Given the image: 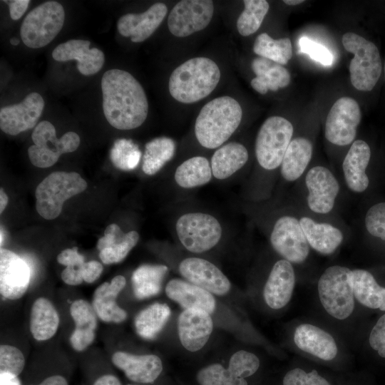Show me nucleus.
<instances>
[{
  "label": "nucleus",
  "instance_id": "4c0bfd02",
  "mask_svg": "<svg viewBox=\"0 0 385 385\" xmlns=\"http://www.w3.org/2000/svg\"><path fill=\"white\" fill-rule=\"evenodd\" d=\"M175 142L168 137H158L145 144L142 170L148 175H153L174 156Z\"/></svg>",
  "mask_w": 385,
  "mask_h": 385
},
{
  "label": "nucleus",
  "instance_id": "dca6fc26",
  "mask_svg": "<svg viewBox=\"0 0 385 385\" xmlns=\"http://www.w3.org/2000/svg\"><path fill=\"white\" fill-rule=\"evenodd\" d=\"M44 108L42 96L29 93L19 103L2 107L0 110V128L6 134L16 135L33 128Z\"/></svg>",
  "mask_w": 385,
  "mask_h": 385
},
{
  "label": "nucleus",
  "instance_id": "c9c22d12",
  "mask_svg": "<svg viewBox=\"0 0 385 385\" xmlns=\"http://www.w3.org/2000/svg\"><path fill=\"white\" fill-rule=\"evenodd\" d=\"M167 271L168 267L160 265H144L138 267L131 278L135 297L144 299L158 294Z\"/></svg>",
  "mask_w": 385,
  "mask_h": 385
},
{
  "label": "nucleus",
  "instance_id": "4be33fe9",
  "mask_svg": "<svg viewBox=\"0 0 385 385\" xmlns=\"http://www.w3.org/2000/svg\"><path fill=\"white\" fill-rule=\"evenodd\" d=\"M91 42L82 39H71L58 45L52 51L55 61L64 62L75 60L77 68L84 76L93 75L103 67L105 56L97 48H90Z\"/></svg>",
  "mask_w": 385,
  "mask_h": 385
},
{
  "label": "nucleus",
  "instance_id": "052dcab7",
  "mask_svg": "<svg viewBox=\"0 0 385 385\" xmlns=\"http://www.w3.org/2000/svg\"><path fill=\"white\" fill-rule=\"evenodd\" d=\"M4 241V232L2 231V229L1 230V245H2Z\"/></svg>",
  "mask_w": 385,
  "mask_h": 385
},
{
  "label": "nucleus",
  "instance_id": "49530a36",
  "mask_svg": "<svg viewBox=\"0 0 385 385\" xmlns=\"http://www.w3.org/2000/svg\"><path fill=\"white\" fill-rule=\"evenodd\" d=\"M299 45L302 53L308 54L312 59L324 66H329L333 61L331 52L324 45L307 37H302Z\"/></svg>",
  "mask_w": 385,
  "mask_h": 385
},
{
  "label": "nucleus",
  "instance_id": "a878e982",
  "mask_svg": "<svg viewBox=\"0 0 385 385\" xmlns=\"http://www.w3.org/2000/svg\"><path fill=\"white\" fill-rule=\"evenodd\" d=\"M294 342L302 351L320 359L330 361L337 354L338 349L333 337L324 329L310 324L297 327Z\"/></svg>",
  "mask_w": 385,
  "mask_h": 385
},
{
  "label": "nucleus",
  "instance_id": "cd10ccee",
  "mask_svg": "<svg viewBox=\"0 0 385 385\" xmlns=\"http://www.w3.org/2000/svg\"><path fill=\"white\" fill-rule=\"evenodd\" d=\"M168 298L178 303L185 309H197L210 314L216 307L212 293L205 289L180 279H173L165 287Z\"/></svg>",
  "mask_w": 385,
  "mask_h": 385
},
{
  "label": "nucleus",
  "instance_id": "2f4dec72",
  "mask_svg": "<svg viewBox=\"0 0 385 385\" xmlns=\"http://www.w3.org/2000/svg\"><path fill=\"white\" fill-rule=\"evenodd\" d=\"M349 281L359 303L370 309L385 311V287L380 286L369 272L361 269L351 270Z\"/></svg>",
  "mask_w": 385,
  "mask_h": 385
},
{
  "label": "nucleus",
  "instance_id": "09e8293b",
  "mask_svg": "<svg viewBox=\"0 0 385 385\" xmlns=\"http://www.w3.org/2000/svg\"><path fill=\"white\" fill-rule=\"evenodd\" d=\"M57 261L66 267L78 268L85 262L84 257L78 253L77 247L66 249L61 251L57 257Z\"/></svg>",
  "mask_w": 385,
  "mask_h": 385
},
{
  "label": "nucleus",
  "instance_id": "a211bd4d",
  "mask_svg": "<svg viewBox=\"0 0 385 385\" xmlns=\"http://www.w3.org/2000/svg\"><path fill=\"white\" fill-rule=\"evenodd\" d=\"M31 270L25 260L11 250H0V293L4 298L20 299L28 289Z\"/></svg>",
  "mask_w": 385,
  "mask_h": 385
},
{
  "label": "nucleus",
  "instance_id": "680f3d73",
  "mask_svg": "<svg viewBox=\"0 0 385 385\" xmlns=\"http://www.w3.org/2000/svg\"><path fill=\"white\" fill-rule=\"evenodd\" d=\"M126 385H143V384H126Z\"/></svg>",
  "mask_w": 385,
  "mask_h": 385
},
{
  "label": "nucleus",
  "instance_id": "6e6d98bb",
  "mask_svg": "<svg viewBox=\"0 0 385 385\" xmlns=\"http://www.w3.org/2000/svg\"><path fill=\"white\" fill-rule=\"evenodd\" d=\"M0 385H21L18 376L7 372H0Z\"/></svg>",
  "mask_w": 385,
  "mask_h": 385
},
{
  "label": "nucleus",
  "instance_id": "ea45409f",
  "mask_svg": "<svg viewBox=\"0 0 385 385\" xmlns=\"http://www.w3.org/2000/svg\"><path fill=\"white\" fill-rule=\"evenodd\" d=\"M244 10L237 20V29L243 36H250L260 27L269 11V4L265 0H245Z\"/></svg>",
  "mask_w": 385,
  "mask_h": 385
},
{
  "label": "nucleus",
  "instance_id": "412c9836",
  "mask_svg": "<svg viewBox=\"0 0 385 385\" xmlns=\"http://www.w3.org/2000/svg\"><path fill=\"white\" fill-rule=\"evenodd\" d=\"M113 365L137 384L153 383L163 371L161 359L154 354L135 355L116 351L111 357Z\"/></svg>",
  "mask_w": 385,
  "mask_h": 385
},
{
  "label": "nucleus",
  "instance_id": "864d4df0",
  "mask_svg": "<svg viewBox=\"0 0 385 385\" xmlns=\"http://www.w3.org/2000/svg\"><path fill=\"white\" fill-rule=\"evenodd\" d=\"M30 385H68V384L64 376L56 374L45 378L38 384Z\"/></svg>",
  "mask_w": 385,
  "mask_h": 385
},
{
  "label": "nucleus",
  "instance_id": "ddd939ff",
  "mask_svg": "<svg viewBox=\"0 0 385 385\" xmlns=\"http://www.w3.org/2000/svg\"><path fill=\"white\" fill-rule=\"evenodd\" d=\"M361 118L358 103L349 97L339 98L332 106L325 123V138L332 144L344 146L355 138Z\"/></svg>",
  "mask_w": 385,
  "mask_h": 385
},
{
  "label": "nucleus",
  "instance_id": "37998d69",
  "mask_svg": "<svg viewBox=\"0 0 385 385\" xmlns=\"http://www.w3.org/2000/svg\"><path fill=\"white\" fill-rule=\"evenodd\" d=\"M24 366L25 358L19 349L11 345H1L0 372H7L19 376Z\"/></svg>",
  "mask_w": 385,
  "mask_h": 385
},
{
  "label": "nucleus",
  "instance_id": "7ed1b4c3",
  "mask_svg": "<svg viewBox=\"0 0 385 385\" xmlns=\"http://www.w3.org/2000/svg\"><path fill=\"white\" fill-rule=\"evenodd\" d=\"M217 63L206 57L190 58L171 73L168 89L171 96L183 103H193L209 96L220 80Z\"/></svg>",
  "mask_w": 385,
  "mask_h": 385
},
{
  "label": "nucleus",
  "instance_id": "6e6552de",
  "mask_svg": "<svg viewBox=\"0 0 385 385\" xmlns=\"http://www.w3.org/2000/svg\"><path fill=\"white\" fill-rule=\"evenodd\" d=\"M65 19L63 6L55 1L44 2L32 9L20 29L23 43L31 48L48 44L61 30Z\"/></svg>",
  "mask_w": 385,
  "mask_h": 385
},
{
  "label": "nucleus",
  "instance_id": "4d7b16f0",
  "mask_svg": "<svg viewBox=\"0 0 385 385\" xmlns=\"http://www.w3.org/2000/svg\"><path fill=\"white\" fill-rule=\"evenodd\" d=\"M8 196L4 192V189L1 188L0 190V213L1 214L8 204Z\"/></svg>",
  "mask_w": 385,
  "mask_h": 385
},
{
  "label": "nucleus",
  "instance_id": "2eb2a0df",
  "mask_svg": "<svg viewBox=\"0 0 385 385\" xmlns=\"http://www.w3.org/2000/svg\"><path fill=\"white\" fill-rule=\"evenodd\" d=\"M309 208L318 214L332 211L339 192V185L332 173L324 166L309 169L305 176Z\"/></svg>",
  "mask_w": 385,
  "mask_h": 385
},
{
  "label": "nucleus",
  "instance_id": "a18cd8bd",
  "mask_svg": "<svg viewBox=\"0 0 385 385\" xmlns=\"http://www.w3.org/2000/svg\"><path fill=\"white\" fill-rule=\"evenodd\" d=\"M283 385H330L329 381L314 369L310 372L295 368L289 370L284 376Z\"/></svg>",
  "mask_w": 385,
  "mask_h": 385
},
{
  "label": "nucleus",
  "instance_id": "39448f33",
  "mask_svg": "<svg viewBox=\"0 0 385 385\" xmlns=\"http://www.w3.org/2000/svg\"><path fill=\"white\" fill-rule=\"evenodd\" d=\"M342 41L344 48L354 54L349 64L351 84L359 91H371L378 82L382 70L377 47L374 43L352 32L345 33Z\"/></svg>",
  "mask_w": 385,
  "mask_h": 385
},
{
  "label": "nucleus",
  "instance_id": "4468645a",
  "mask_svg": "<svg viewBox=\"0 0 385 385\" xmlns=\"http://www.w3.org/2000/svg\"><path fill=\"white\" fill-rule=\"evenodd\" d=\"M214 14L210 0H183L177 3L168 18L170 32L177 37H186L205 29Z\"/></svg>",
  "mask_w": 385,
  "mask_h": 385
},
{
  "label": "nucleus",
  "instance_id": "aec40b11",
  "mask_svg": "<svg viewBox=\"0 0 385 385\" xmlns=\"http://www.w3.org/2000/svg\"><path fill=\"white\" fill-rule=\"evenodd\" d=\"M168 13L163 3H155L140 14H126L117 22L120 35L130 37L134 43H140L149 38L158 28Z\"/></svg>",
  "mask_w": 385,
  "mask_h": 385
},
{
  "label": "nucleus",
  "instance_id": "b1692460",
  "mask_svg": "<svg viewBox=\"0 0 385 385\" xmlns=\"http://www.w3.org/2000/svg\"><path fill=\"white\" fill-rule=\"evenodd\" d=\"M139 237L135 230L125 233L118 225H109L97 242L101 260L106 265L120 262L136 245Z\"/></svg>",
  "mask_w": 385,
  "mask_h": 385
},
{
  "label": "nucleus",
  "instance_id": "0eeeda50",
  "mask_svg": "<svg viewBox=\"0 0 385 385\" xmlns=\"http://www.w3.org/2000/svg\"><path fill=\"white\" fill-rule=\"evenodd\" d=\"M351 272L346 267L333 265L319 279V298L326 312L337 319H345L354 309V296L349 281Z\"/></svg>",
  "mask_w": 385,
  "mask_h": 385
},
{
  "label": "nucleus",
  "instance_id": "603ef678",
  "mask_svg": "<svg viewBox=\"0 0 385 385\" xmlns=\"http://www.w3.org/2000/svg\"><path fill=\"white\" fill-rule=\"evenodd\" d=\"M9 5L10 16L13 20L19 19L26 12L29 0L4 1Z\"/></svg>",
  "mask_w": 385,
  "mask_h": 385
},
{
  "label": "nucleus",
  "instance_id": "e2e57ef3",
  "mask_svg": "<svg viewBox=\"0 0 385 385\" xmlns=\"http://www.w3.org/2000/svg\"><path fill=\"white\" fill-rule=\"evenodd\" d=\"M384 75H385V63H384Z\"/></svg>",
  "mask_w": 385,
  "mask_h": 385
},
{
  "label": "nucleus",
  "instance_id": "bf43d9fd",
  "mask_svg": "<svg viewBox=\"0 0 385 385\" xmlns=\"http://www.w3.org/2000/svg\"><path fill=\"white\" fill-rule=\"evenodd\" d=\"M10 43L13 46H16L19 43V40L17 38L14 37L10 39Z\"/></svg>",
  "mask_w": 385,
  "mask_h": 385
},
{
  "label": "nucleus",
  "instance_id": "de8ad7c7",
  "mask_svg": "<svg viewBox=\"0 0 385 385\" xmlns=\"http://www.w3.org/2000/svg\"><path fill=\"white\" fill-rule=\"evenodd\" d=\"M369 342L371 347L377 351L380 356L385 358V314L378 319L372 328Z\"/></svg>",
  "mask_w": 385,
  "mask_h": 385
},
{
  "label": "nucleus",
  "instance_id": "79ce46f5",
  "mask_svg": "<svg viewBox=\"0 0 385 385\" xmlns=\"http://www.w3.org/2000/svg\"><path fill=\"white\" fill-rule=\"evenodd\" d=\"M110 157L115 168L129 171L135 169L138 165L141 152L133 141L122 138L115 141L111 150Z\"/></svg>",
  "mask_w": 385,
  "mask_h": 385
},
{
  "label": "nucleus",
  "instance_id": "c85d7f7f",
  "mask_svg": "<svg viewBox=\"0 0 385 385\" xmlns=\"http://www.w3.org/2000/svg\"><path fill=\"white\" fill-rule=\"evenodd\" d=\"M70 314L75 323L70 343L73 349L82 351L95 339L98 316L92 304L84 299L74 301L70 307Z\"/></svg>",
  "mask_w": 385,
  "mask_h": 385
},
{
  "label": "nucleus",
  "instance_id": "58836bf2",
  "mask_svg": "<svg viewBox=\"0 0 385 385\" xmlns=\"http://www.w3.org/2000/svg\"><path fill=\"white\" fill-rule=\"evenodd\" d=\"M253 51L278 64L285 65L292 56L291 41L289 38L274 39L267 33L259 34L255 40Z\"/></svg>",
  "mask_w": 385,
  "mask_h": 385
},
{
  "label": "nucleus",
  "instance_id": "20e7f679",
  "mask_svg": "<svg viewBox=\"0 0 385 385\" xmlns=\"http://www.w3.org/2000/svg\"><path fill=\"white\" fill-rule=\"evenodd\" d=\"M86 188V180L76 172H53L36 188V211L44 219L53 220L61 214L64 202Z\"/></svg>",
  "mask_w": 385,
  "mask_h": 385
},
{
  "label": "nucleus",
  "instance_id": "a19ab883",
  "mask_svg": "<svg viewBox=\"0 0 385 385\" xmlns=\"http://www.w3.org/2000/svg\"><path fill=\"white\" fill-rule=\"evenodd\" d=\"M288 70L274 61L264 71L252 79L250 84L260 94H266L269 90L276 91L287 86L290 83Z\"/></svg>",
  "mask_w": 385,
  "mask_h": 385
},
{
  "label": "nucleus",
  "instance_id": "6ab92c4d",
  "mask_svg": "<svg viewBox=\"0 0 385 385\" xmlns=\"http://www.w3.org/2000/svg\"><path fill=\"white\" fill-rule=\"evenodd\" d=\"M213 329L209 313L197 309H185L178 320V332L182 345L190 351L202 349Z\"/></svg>",
  "mask_w": 385,
  "mask_h": 385
},
{
  "label": "nucleus",
  "instance_id": "f704fd0d",
  "mask_svg": "<svg viewBox=\"0 0 385 385\" xmlns=\"http://www.w3.org/2000/svg\"><path fill=\"white\" fill-rule=\"evenodd\" d=\"M210 162L203 156L190 158L180 164L174 174L175 183L184 189L203 186L212 178Z\"/></svg>",
  "mask_w": 385,
  "mask_h": 385
},
{
  "label": "nucleus",
  "instance_id": "c756f323",
  "mask_svg": "<svg viewBox=\"0 0 385 385\" xmlns=\"http://www.w3.org/2000/svg\"><path fill=\"white\" fill-rule=\"evenodd\" d=\"M299 222L309 247L322 255L332 254L343 241L342 232L329 223L317 222L309 217H301Z\"/></svg>",
  "mask_w": 385,
  "mask_h": 385
},
{
  "label": "nucleus",
  "instance_id": "5701e85b",
  "mask_svg": "<svg viewBox=\"0 0 385 385\" xmlns=\"http://www.w3.org/2000/svg\"><path fill=\"white\" fill-rule=\"evenodd\" d=\"M295 285V274L292 263L282 259L273 265L265 283L263 297L273 309L285 307L290 301Z\"/></svg>",
  "mask_w": 385,
  "mask_h": 385
},
{
  "label": "nucleus",
  "instance_id": "13d9d810",
  "mask_svg": "<svg viewBox=\"0 0 385 385\" xmlns=\"http://www.w3.org/2000/svg\"><path fill=\"white\" fill-rule=\"evenodd\" d=\"M304 1L303 0H284L283 1V2L285 4L289 5V6H296V5L303 3Z\"/></svg>",
  "mask_w": 385,
  "mask_h": 385
},
{
  "label": "nucleus",
  "instance_id": "7c9ffc66",
  "mask_svg": "<svg viewBox=\"0 0 385 385\" xmlns=\"http://www.w3.org/2000/svg\"><path fill=\"white\" fill-rule=\"evenodd\" d=\"M248 158V151L242 143L235 141L225 143L211 158L212 176L217 180H226L243 168Z\"/></svg>",
  "mask_w": 385,
  "mask_h": 385
},
{
  "label": "nucleus",
  "instance_id": "f3484780",
  "mask_svg": "<svg viewBox=\"0 0 385 385\" xmlns=\"http://www.w3.org/2000/svg\"><path fill=\"white\" fill-rule=\"evenodd\" d=\"M180 274L189 282L210 293L225 295L231 284L224 273L210 261L195 257H187L179 265Z\"/></svg>",
  "mask_w": 385,
  "mask_h": 385
},
{
  "label": "nucleus",
  "instance_id": "1a4fd4ad",
  "mask_svg": "<svg viewBox=\"0 0 385 385\" xmlns=\"http://www.w3.org/2000/svg\"><path fill=\"white\" fill-rule=\"evenodd\" d=\"M292 124L281 116L266 119L258 130L255 140V155L265 170H273L281 165L292 140Z\"/></svg>",
  "mask_w": 385,
  "mask_h": 385
},
{
  "label": "nucleus",
  "instance_id": "f8f14e48",
  "mask_svg": "<svg viewBox=\"0 0 385 385\" xmlns=\"http://www.w3.org/2000/svg\"><path fill=\"white\" fill-rule=\"evenodd\" d=\"M270 240L273 249L291 263L301 264L307 258L309 245L299 220L283 215L274 222Z\"/></svg>",
  "mask_w": 385,
  "mask_h": 385
},
{
  "label": "nucleus",
  "instance_id": "9d476101",
  "mask_svg": "<svg viewBox=\"0 0 385 385\" xmlns=\"http://www.w3.org/2000/svg\"><path fill=\"white\" fill-rule=\"evenodd\" d=\"M31 138L34 145L28 149L29 158L34 166L41 168L52 166L62 154L75 151L80 145V137L74 132H68L58 139L55 127L47 120L37 124Z\"/></svg>",
  "mask_w": 385,
  "mask_h": 385
},
{
  "label": "nucleus",
  "instance_id": "e433bc0d",
  "mask_svg": "<svg viewBox=\"0 0 385 385\" xmlns=\"http://www.w3.org/2000/svg\"><path fill=\"white\" fill-rule=\"evenodd\" d=\"M170 314V307L166 304L154 303L148 306L135 318L136 332L145 339L155 338L168 322Z\"/></svg>",
  "mask_w": 385,
  "mask_h": 385
},
{
  "label": "nucleus",
  "instance_id": "473e14b6",
  "mask_svg": "<svg viewBox=\"0 0 385 385\" xmlns=\"http://www.w3.org/2000/svg\"><path fill=\"white\" fill-rule=\"evenodd\" d=\"M59 316L53 304L45 297L34 302L29 319L30 332L37 341H46L54 336L59 325Z\"/></svg>",
  "mask_w": 385,
  "mask_h": 385
},
{
  "label": "nucleus",
  "instance_id": "3c124183",
  "mask_svg": "<svg viewBox=\"0 0 385 385\" xmlns=\"http://www.w3.org/2000/svg\"><path fill=\"white\" fill-rule=\"evenodd\" d=\"M80 267H66L61 274L64 283L72 286L81 284L83 279Z\"/></svg>",
  "mask_w": 385,
  "mask_h": 385
},
{
  "label": "nucleus",
  "instance_id": "5fc2aeb1",
  "mask_svg": "<svg viewBox=\"0 0 385 385\" xmlns=\"http://www.w3.org/2000/svg\"><path fill=\"white\" fill-rule=\"evenodd\" d=\"M93 385H122L118 377L113 374H104L95 380Z\"/></svg>",
  "mask_w": 385,
  "mask_h": 385
},
{
  "label": "nucleus",
  "instance_id": "9b49d317",
  "mask_svg": "<svg viewBox=\"0 0 385 385\" xmlns=\"http://www.w3.org/2000/svg\"><path fill=\"white\" fill-rule=\"evenodd\" d=\"M258 357L240 350L232 355L227 368L212 364L202 368L196 379L200 385H247L246 378L253 375L260 367Z\"/></svg>",
  "mask_w": 385,
  "mask_h": 385
},
{
  "label": "nucleus",
  "instance_id": "bb28decb",
  "mask_svg": "<svg viewBox=\"0 0 385 385\" xmlns=\"http://www.w3.org/2000/svg\"><path fill=\"white\" fill-rule=\"evenodd\" d=\"M370 158L371 150L365 141L353 142L342 163L345 182L351 191L362 192L368 188L369 180L366 169Z\"/></svg>",
  "mask_w": 385,
  "mask_h": 385
},
{
  "label": "nucleus",
  "instance_id": "f03ea898",
  "mask_svg": "<svg viewBox=\"0 0 385 385\" xmlns=\"http://www.w3.org/2000/svg\"><path fill=\"white\" fill-rule=\"evenodd\" d=\"M242 118V109L235 98L222 96L207 102L195 123L197 142L207 149L218 148L233 135Z\"/></svg>",
  "mask_w": 385,
  "mask_h": 385
},
{
  "label": "nucleus",
  "instance_id": "f257e3e1",
  "mask_svg": "<svg viewBox=\"0 0 385 385\" xmlns=\"http://www.w3.org/2000/svg\"><path fill=\"white\" fill-rule=\"evenodd\" d=\"M103 110L115 128L131 130L140 126L148 113V102L140 83L128 71L111 69L101 79Z\"/></svg>",
  "mask_w": 385,
  "mask_h": 385
},
{
  "label": "nucleus",
  "instance_id": "393cba45",
  "mask_svg": "<svg viewBox=\"0 0 385 385\" xmlns=\"http://www.w3.org/2000/svg\"><path fill=\"white\" fill-rule=\"evenodd\" d=\"M125 284V277L118 275L110 282H103L96 289L92 306L101 320L105 322L120 323L126 319L127 312L116 302L118 296Z\"/></svg>",
  "mask_w": 385,
  "mask_h": 385
},
{
  "label": "nucleus",
  "instance_id": "c03bdc74",
  "mask_svg": "<svg viewBox=\"0 0 385 385\" xmlns=\"http://www.w3.org/2000/svg\"><path fill=\"white\" fill-rule=\"evenodd\" d=\"M365 225L369 234L385 241V202L375 204L369 209Z\"/></svg>",
  "mask_w": 385,
  "mask_h": 385
},
{
  "label": "nucleus",
  "instance_id": "72a5a7b5",
  "mask_svg": "<svg viewBox=\"0 0 385 385\" xmlns=\"http://www.w3.org/2000/svg\"><path fill=\"white\" fill-rule=\"evenodd\" d=\"M313 147L311 141L303 137L291 140L281 163V175L292 182L303 174L311 160Z\"/></svg>",
  "mask_w": 385,
  "mask_h": 385
},
{
  "label": "nucleus",
  "instance_id": "8fccbe9b",
  "mask_svg": "<svg viewBox=\"0 0 385 385\" xmlns=\"http://www.w3.org/2000/svg\"><path fill=\"white\" fill-rule=\"evenodd\" d=\"M83 279L86 283H93L101 276L103 267L98 261L85 262L80 267Z\"/></svg>",
  "mask_w": 385,
  "mask_h": 385
},
{
  "label": "nucleus",
  "instance_id": "423d86ee",
  "mask_svg": "<svg viewBox=\"0 0 385 385\" xmlns=\"http://www.w3.org/2000/svg\"><path fill=\"white\" fill-rule=\"evenodd\" d=\"M175 232L185 250L199 254L212 249L219 243L222 236V227L211 214L190 212L178 218Z\"/></svg>",
  "mask_w": 385,
  "mask_h": 385
}]
</instances>
